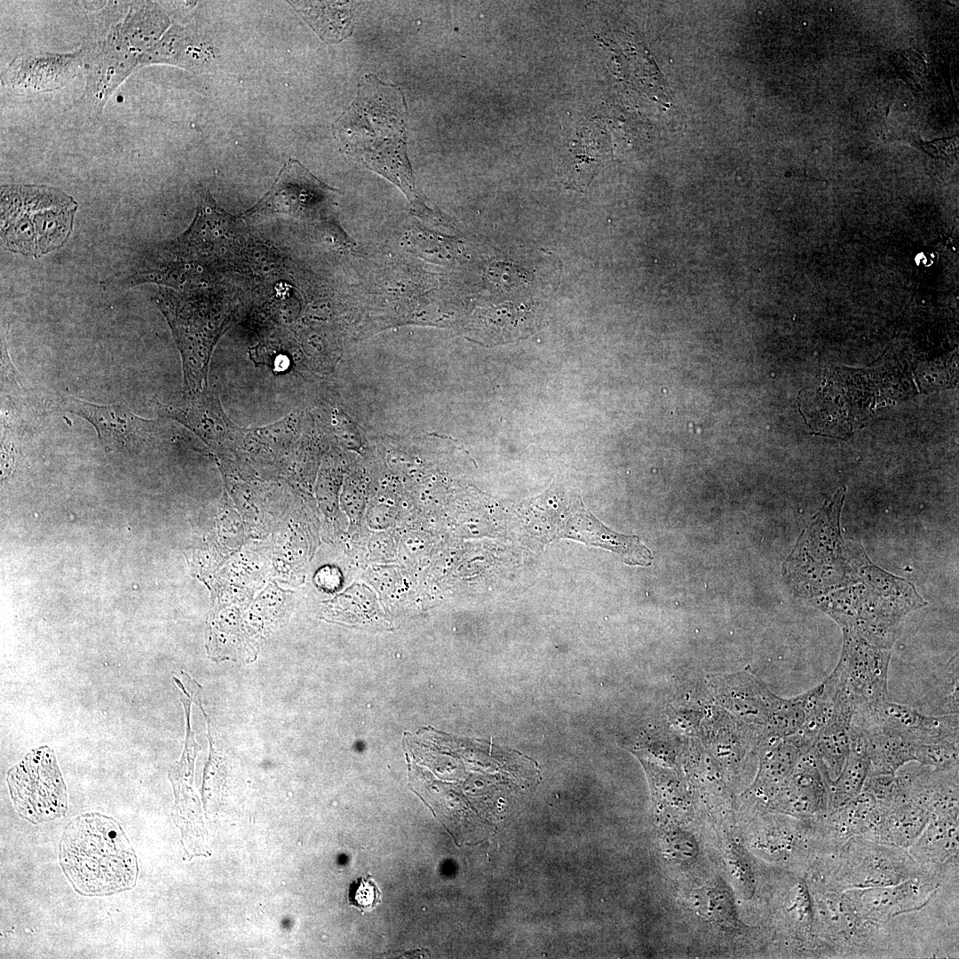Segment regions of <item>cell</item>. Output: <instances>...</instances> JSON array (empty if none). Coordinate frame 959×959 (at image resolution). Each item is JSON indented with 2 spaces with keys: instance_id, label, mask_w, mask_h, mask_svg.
Listing matches in <instances>:
<instances>
[{
  "instance_id": "obj_1",
  "label": "cell",
  "mask_w": 959,
  "mask_h": 959,
  "mask_svg": "<svg viewBox=\"0 0 959 959\" xmlns=\"http://www.w3.org/2000/svg\"><path fill=\"white\" fill-rule=\"evenodd\" d=\"M407 122L401 90L369 74L361 80L355 99L336 123L335 133L347 155L393 183L414 214L434 223L439 214L416 191L407 152Z\"/></svg>"
},
{
  "instance_id": "obj_2",
  "label": "cell",
  "mask_w": 959,
  "mask_h": 959,
  "mask_svg": "<svg viewBox=\"0 0 959 959\" xmlns=\"http://www.w3.org/2000/svg\"><path fill=\"white\" fill-rule=\"evenodd\" d=\"M59 859L74 889L83 896H107L132 889L136 853L120 823L99 812L79 815L63 831Z\"/></svg>"
},
{
  "instance_id": "obj_3",
  "label": "cell",
  "mask_w": 959,
  "mask_h": 959,
  "mask_svg": "<svg viewBox=\"0 0 959 959\" xmlns=\"http://www.w3.org/2000/svg\"><path fill=\"white\" fill-rule=\"evenodd\" d=\"M812 604L869 643L892 649L902 619L926 606L914 585L872 564L867 558L858 579L846 588L814 598Z\"/></svg>"
},
{
  "instance_id": "obj_4",
  "label": "cell",
  "mask_w": 959,
  "mask_h": 959,
  "mask_svg": "<svg viewBox=\"0 0 959 959\" xmlns=\"http://www.w3.org/2000/svg\"><path fill=\"white\" fill-rule=\"evenodd\" d=\"M844 495L842 486L804 529L782 566L784 576L797 594L810 600L854 583L868 558L861 548L842 536Z\"/></svg>"
},
{
  "instance_id": "obj_5",
  "label": "cell",
  "mask_w": 959,
  "mask_h": 959,
  "mask_svg": "<svg viewBox=\"0 0 959 959\" xmlns=\"http://www.w3.org/2000/svg\"><path fill=\"white\" fill-rule=\"evenodd\" d=\"M77 202L45 186L8 185L1 190L4 249L40 258L60 248L72 230Z\"/></svg>"
},
{
  "instance_id": "obj_6",
  "label": "cell",
  "mask_w": 959,
  "mask_h": 959,
  "mask_svg": "<svg viewBox=\"0 0 959 959\" xmlns=\"http://www.w3.org/2000/svg\"><path fill=\"white\" fill-rule=\"evenodd\" d=\"M806 878L830 890L887 886L926 874L907 849L853 837L838 849L816 855Z\"/></svg>"
},
{
  "instance_id": "obj_7",
  "label": "cell",
  "mask_w": 959,
  "mask_h": 959,
  "mask_svg": "<svg viewBox=\"0 0 959 959\" xmlns=\"http://www.w3.org/2000/svg\"><path fill=\"white\" fill-rule=\"evenodd\" d=\"M6 781L18 814L38 824L62 818L67 810V789L53 750H31L10 768Z\"/></svg>"
},
{
  "instance_id": "obj_8",
  "label": "cell",
  "mask_w": 959,
  "mask_h": 959,
  "mask_svg": "<svg viewBox=\"0 0 959 959\" xmlns=\"http://www.w3.org/2000/svg\"><path fill=\"white\" fill-rule=\"evenodd\" d=\"M120 23L103 26V32L95 34L98 39L84 45L86 83L81 105L93 116L101 114L114 91L139 65L140 56L123 38Z\"/></svg>"
},
{
  "instance_id": "obj_9",
  "label": "cell",
  "mask_w": 959,
  "mask_h": 959,
  "mask_svg": "<svg viewBox=\"0 0 959 959\" xmlns=\"http://www.w3.org/2000/svg\"><path fill=\"white\" fill-rule=\"evenodd\" d=\"M842 631V653L833 671L855 710L887 700L892 649L875 646L853 630Z\"/></svg>"
},
{
  "instance_id": "obj_10",
  "label": "cell",
  "mask_w": 959,
  "mask_h": 959,
  "mask_svg": "<svg viewBox=\"0 0 959 959\" xmlns=\"http://www.w3.org/2000/svg\"><path fill=\"white\" fill-rule=\"evenodd\" d=\"M806 878V877H805ZM812 900L817 936L835 955H862L876 940V923L861 918L843 892L806 878Z\"/></svg>"
},
{
  "instance_id": "obj_11",
  "label": "cell",
  "mask_w": 959,
  "mask_h": 959,
  "mask_svg": "<svg viewBox=\"0 0 959 959\" xmlns=\"http://www.w3.org/2000/svg\"><path fill=\"white\" fill-rule=\"evenodd\" d=\"M41 397L50 410L76 414L91 424L107 449L139 447L154 432L155 423L134 414L123 405H99L62 393L46 392Z\"/></svg>"
},
{
  "instance_id": "obj_12",
  "label": "cell",
  "mask_w": 959,
  "mask_h": 959,
  "mask_svg": "<svg viewBox=\"0 0 959 959\" xmlns=\"http://www.w3.org/2000/svg\"><path fill=\"white\" fill-rule=\"evenodd\" d=\"M940 876L923 875L900 884L843 892L858 915L871 923H886L904 913L919 910L939 888Z\"/></svg>"
},
{
  "instance_id": "obj_13",
  "label": "cell",
  "mask_w": 959,
  "mask_h": 959,
  "mask_svg": "<svg viewBox=\"0 0 959 959\" xmlns=\"http://www.w3.org/2000/svg\"><path fill=\"white\" fill-rule=\"evenodd\" d=\"M86 48L67 53L30 52L17 56L2 73L3 84L19 93L47 92L65 87L85 67Z\"/></svg>"
},
{
  "instance_id": "obj_14",
  "label": "cell",
  "mask_w": 959,
  "mask_h": 959,
  "mask_svg": "<svg viewBox=\"0 0 959 959\" xmlns=\"http://www.w3.org/2000/svg\"><path fill=\"white\" fill-rule=\"evenodd\" d=\"M855 724H877L893 728L916 743L958 741V714L929 716L888 699L857 710Z\"/></svg>"
},
{
  "instance_id": "obj_15",
  "label": "cell",
  "mask_w": 959,
  "mask_h": 959,
  "mask_svg": "<svg viewBox=\"0 0 959 959\" xmlns=\"http://www.w3.org/2000/svg\"><path fill=\"white\" fill-rule=\"evenodd\" d=\"M765 805L769 812L803 820L828 811V784L811 749L802 754L790 776Z\"/></svg>"
},
{
  "instance_id": "obj_16",
  "label": "cell",
  "mask_w": 959,
  "mask_h": 959,
  "mask_svg": "<svg viewBox=\"0 0 959 959\" xmlns=\"http://www.w3.org/2000/svg\"><path fill=\"white\" fill-rule=\"evenodd\" d=\"M774 814L762 819L756 827L749 843L752 851L770 862H787L804 855L811 864L817 853L812 820Z\"/></svg>"
},
{
  "instance_id": "obj_17",
  "label": "cell",
  "mask_w": 959,
  "mask_h": 959,
  "mask_svg": "<svg viewBox=\"0 0 959 959\" xmlns=\"http://www.w3.org/2000/svg\"><path fill=\"white\" fill-rule=\"evenodd\" d=\"M576 515V514H575ZM555 535L578 538L592 545L608 549L619 554L629 565L647 567L654 559L652 552L637 536L614 532L597 519L580 509L575 518L562 519L555 522Z\"/></svg>"
},
{
  "instance_id": "obj_18",
  "label": "cell",
  "mask_w": 959,
  "mask_h": 959,
  "mask_svg": "<svg viewBox=\"0 0 959 959\" xmlns=\"http://www.w3.org/2000/svg\"><path fill=\"white\" fill-rule=\"evenodd\" d=\"M907 851L925 873L943 877L958 858V816L931 815Z\"/></svg>"
},
{
  "instance_id": "obj_19",
  "label": "cell",
  "mask_w": 959,
  "mask_h": 959,
  "mask_svg": "<svg viewBox=\"0 0 959 959\" xmlns=\"http://www.w3.org/2000/svg\"><path fill=\"white\" fill-rule=\"evenodd\" d=\"M879 808L876 823L861 837L892 847L908 849L931 818L927 810L907 798Z\"/></svg>"
},
{
  "instance_id": "obj_20",
  "label": "cell",
  "mask_w": 959,
  "mask_h": 959,
  "mask_svg": "<svg viewBox=\"0 0 959 959\" xmlns=\"http://www.w3.org/2000/svg\"><path fill=\"white\" fill-rule=\"evenodd\" d=\"M852 724L866 736L868 776L894 774L905 764L915 761L919 743L899 731L877 724Z\"/></svg>"
},
{
  "instance_id": "obj_21",
  "label": "cell",
  "mask_w": 959,
  "mask_h": 959,
  "mask_svg": "<svg viewBox=\"0 0 959 959\" xmlns=\"http://www.w3.org/2000/svg\"><path fill=\"white\" fill-rule=\"evenodd\" d=\"M809 750L798 734L768 741L763 753L753 790L765 804L796 768L802 754Z\"/></svg>"
},
{
  "instance_id": "obj_22",
  "label": "cell",
  "mask_w": 959,
  "mask_h": 959,
  "mask_svg": "<svg viewBox=\"0 0 959 959\" xmlns=\"http://www.w3.org/2000/svg\"><path fill=\"white\" fill-rule=\"evenodd\" d=\"M649 778L656 817L665 826L684 825L693 805L683 781L671 770L642 760Z\"/></svg>"
},
{
  "instance_id": "obj_23",
  "label": "cell",
  "mask_w": 959,
  "mask_h": 959,
  "mask_svg": "<svg viewBox=\"0 0 959 959\" xmlns=\"http://www.w3.org/2000/svg\"><path fill=\"white\" fill-rule=\"evenodd\" d=\"M690 903L700 917L725 932L740 931L743 926L733 892L720 876L693 889L690 894Z\"/></svg>"
},
{
  "instance_id": "obj_24",
  "label": "cell",
  "mask_w": 959,
  "mask_h": 959,
  "mask_svg": "<svg viewBox=\"0 0 959 959\" xmlns=\"http://www.w3.org/2000/svg\"><path fill=\"white\" fill-rule=\"evenodd\" d=\"M868 776L866 736L860 726L852 723L850 753L839 776L828 785V811L841 807L859 795L863 790Z\"/></svg>"
},
{
  "instance_id": "obj_25",
  "label": "cell",
  "mask_w": 959,
  "mask_h": 959,
  "mask_svg": "<svg viewBox=\"0 0 959 959\" xmlns=\"http://www.w3.org/2000/svg\"><path fill=\"white\" fill-rule=\"evenodd\" d=\"M200 38L180 27L171 28L159 42L139 58V65L168 63L190 69L202 67L208 52Z\"/></svg>"
},
{
  "instance_id": "obj_26",
  "label": "cell",
  "mask_w": 959,
  "mask_h": 959,
  "mask_svg": "<svg viewBox=\"0 0 959 959\" xmlns=\"http://www.w3.org/2000/svg\"><path fill=\"white\" fill-rule=\"evenodd\" d=\"M852 722L851 717H837L821 728L813 741L811 750L828 785L839 776L850 753Z\"/></svg>"
},
{
  "instance_id": "obj_27",
  "label": "cell",
  "mask_w": 959,
  "mask_h": 959,
  "mask_svg": "<svg viewBox=\"0 0 959 959\" xmlns=\"http://www.w3.org/2000/svg\"><path fill=\"white\" fill-rule=\"evenodd\" d=\"M169 20L155 3L134 2L120 23L123 38L141 56L154 47Z\"/></svg>"
},
{
  "instance_id": "obj_28",
  "label": "cell",
  "mask_w": 959,
  "mask_h": 959,
  "mask_svg": "<svg viewBox=\"0 0 959 959\" xmlns=\"http://www.w3.org/2000/svg\"><path fill=\"white\" fill-rule=\"evenodd\" d=\"M724 858L728 873L739 894L750 900L757 891L755 864L749 852L738 838L726 840Z\"/></svg>"
},
{
  "instance_id": "obj_29",
  "label": "cell",
  "mask_w": 959,
  "mask_h": 959,
  "mask_svg": "<svg viewBox=\"0 0 959 959\" xmlns=\"http://www.w3.org/2000/svg\"><path fill=\"white\" fill-rule=\"evenodd\" d=\"M662 849L668 861L680 867L692 865L700 855V844L696 836L682 825L665 827L662 836Z\"/></svg>"
},
{
  "instance_id": "obj_30",
  "label": "cell",
  "mask_w": 959,
  "mask_h": 959,
  "mask_svg": "<svg viewBox=\"0 0 959 959\" xmlns=\"http://www.w3.org/2000/svg\"><path fill=\"white\" fill-rule=\"evenodd\" d=\"M915 761L923 766L935 769L958 766V741L919 743L916 748Z\"/></svg>"
},
{
  "instance_id": "obj_31",
  "label": "cell",
  "mask_w": 959,
  "mask_h": 959,
  "mask_svg": "<svg viewBox=\"0 0 959 959\" xmlns=\"http://www.w3.org/2000/svg\"><path fill=\"white\" fill-rule=\"evenodd\" d=\"M405 241L411 251L425 258L438 263L448 259V242L440 235L418 227L411 229Z\"/></svg>"
},
{
  "instance_id": "obj_32",
  "label": "cell",
  "mask_w": 959,
  "mask_h": 959,
  "mask_svg": "<svg viewBox=\"0 0 959 959\" xmlns=\"http://www.w3.org/2000/svg\"><path fill=\"white\" fill-rule=\"evenodd\" d=\"M348 903L362 914L382 903V892L371 875L361 876L348 887Z\"/></svg>"
}]
</instances>
